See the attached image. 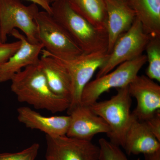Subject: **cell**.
<instances>
[{"label": "cell", "mask_w": 160, "mask_h": 160, "mask_svg": "<svg viewBox=\"0 0 160 160\" xmlns=\"http://www.w3.org/2000/svg\"><path fill=\"white\" fill-rule=\"evenodd\" d=\"M129 94L137 101L132 114L144 122L160 109V86L145 75H137L128 86Z\"/></svg>", "instance_id": "cell-10"}, {"label": "cell", "mask_w": 160, "mask_h": 160, "mask_svg": "<svg viewBox=\"0 0 160 160\" xmlns=\"http://www.w3.org/2000/svg\"><path fill=\"white\" fill-rule=\"evenodd\" d=\"M54 0H52V2H53V1H54Z\"/></svg>", "instance_id": "cell-26"}, {"label": "cell", "mask_w": 160, "mask_h": 160, "mask_svg": "<svg viewBox=\"0 0 160 160\" xmlns=\"http://www.w3.org/2000/svg\"><path fill=\"white\" fill-rule=\"evenodd\" d=\"M144 156L145 160H160V150Z\"/></svg>", "instance_id": "cell-25"}, {"label": "cell", "mask_w": 160, "mask_h": 160, "mask_svg": "<svg viewBox=\"0 0 160 160\" xmlns=\"http://www.w3.org/2000/svg\"><path fill=\"white\" fill-rule=\"evenodd\" d=\"M38 7L34 3L26 6L21 0H0V38L6 43L14 29H19L29 42L40 43L35 18Z\"/></svg>", "instance_id": "cell-4"}, {"label": "cell", "mask_w": 160, "mask_h": 160, "mask_svg": "<svg viewBox=\"0 0 160 160\" xmlns=\"http://www.w3.org/2000/svg\"><path fill=\"white\" fill-rule=\"evenodd\" d=\"M150 38L136 18L131 28L115 43L107 60L99 68L96 78L107 74L122 63L142 55Z\"/></svg>", "instance_id": "cell-8"}, {"label": "cell", "mask_w": 160, "mask_h": 160, "mask_svg": "<svg viewBox=\"0 0 160 160\" xmlns=\"http://www.w3.org/2000/svg\"><path fill=\"white\" fill-rule=\"evenodd\" d=\"M123 148L129 155L149 154L160 150V142L144 122L139 121L132 116L126 132Z\"/></svg>", "instance_id": "cell-16"}, {"label": "cell", "mask_w": 160, "mask_h": 160, "mask_svg": "<svg viewBox=\"0 0 160 160\" xmlns=\"http://www.w3.org/2000/svg\"><path fill=\"white\" fill-rule=\"evenodd\" d=\"M21 42H0V68L19 48Z\"/></svg>", "instance_id": "cell-22"}, {"label": "cell", "mask_w": 160, "mask_h": 160, "mask_svg": "<svg viewBox=\"0 0 160 160\" xmlns=\"http://www.w3.org/2000/svg\"><path fill=\"white\" fill-rule=\"evenodd\" d=\"M100 154L99 160H130L119 146L102 138L99 140ZM132 160H141L139 158Z\"/></svg>", "instance_id": "cell-20"}, {"label": "cell", "mask_w": 160, "mask_h": 160, "mask_svg": "<svg viewBox=\"0 0 160 160\" xmlns=\"http://www.w3.org/2000/svg\"><path fill=\"white\" fill-rule=\"evenodd\" d=\"M10 81L11 91L21 102L53 113L69 109L70 102L52 91L38 63L24 68Z\"/></svg>", "instance_id": "cell-1"}, {"label": "cell", "mask_w": 160, "mask_h": 160, "mask_svg": "<svg viewBox=\"0 0 160 160\" xmlns=\"http://www.w3.org/2000/svg\"><path fill=\"white\" fill-rule=\"evenodd\" d=\"M39 148V144L35 143L18 152L0 153V160H35Z\"/></svg>", "instance_id": "cell-21"}, {"label": "cell", "mask_w": 160, "mask_h": 160, "mask_svg": "<svg viewBox=\"0 0 160 160\" xmlns=\"http://www.w3.org/2000/svg\"><path fill=\"white\" fill-rule=\"evenodd\" d=\"M108 56L107 51L83 53L76 57L69 59L60 58L52 56L64 65L70 75L71 96L69 108L67 110L68 114L81 104V96L83 89L90 82L96 71L106 62Z\"/></svg>", "instance_id": "cell-7"}, {"label": "cell", "mask_w": 160, "mask_h": 160, "mask_svg": "<svg viewBox=\"0 0 160 160\" xmlns=\"http://www.w3.org/2000/svg\"><path fill=\"white\" fill-rule=\"evenodd\" d=\"M70 122L66 136L79 139L91 141L98 133L109 134L107 123L92 110L89 106L80 104L70 112Z\"/></svg>", "instance_id": "cell-12"}, {"label": "cell", "mask_w": 160, "mask_h": 160, "mask_svg": "<svg viewBox=\"0 0 160 160\" xmlns=\"http://www.w3.org/2000/svg\"><path fill=\"white\" fill-rule=\"evenodd\" d=\"M152 133L160 142V111L158 110L153 116L144 121Z\"/></svg>", "instance_id": "cell-23"}, {"label": "cell", "mask_w": 160, "mask_h": 160, "mask_svg": "<svg viewBox=\"0 0 160 160\" xmlns=\"http://www.w3.org/2000/svg\"><path fill=\"white\" fill-rule=\"evenodd\" d=\"M51 15L67 32L83 53L107 51V30L98 29L74 11L66 0L51 3Z\"/></svg>", "instance_id": "cell-2"}, {"label": "cell", "mask_w": 160, "mask_h": 160, "mask_svg": "<svg viewBox=\"0 0 160 160\" xmlns=\"http://www.w3.org/2000/svg\"><path fill=\"white\" fill-rule=\"evenodd\" d=\"M43 49L38 64L49 87L55 94L70 102L71 82L69 72L61 62Z\"/></svg>", "instance_id": "cell-15"}, {"label": "cell", "mask_w": 160, "mask_h": 160, "mask_svg": "<svg viewBox=\"0 0 160 160\" xmlns=\"http://www.w3.org/2000/svg\"><path fill=\"white\" fill-rule=\"evenodd\" d=\"M142 24L151 37L160 36V0H128Z\"/></svg>", "instance_id": "cell-17"}, {"label": "cell", "mask_w": 160, "mask_h": 160, "mask_svg": "<svg viewBox=\"0 0 160 160\" xmlns=\"http://www.w3.org/2000/svg\"><path fill=\"white\" fill-rule=\"evenodd\" d=\"M46 160H50L48 159H46Z\"/></svg>", "instance_id": "cell-28"}, {"label": "cell", "mask_w": 160, "mask_h": 160, "mask_svg": "<svg viewBox=\"0 0 160 160\" xmlns=\"http://www.w3.org/2000/svg\"><path fill=\"white\" fill-rule=\"evenodd\" d=\"M72 9L98 29L107 30L104 0H66Z\"/></svg>", "instance_id": "cell-18"}, {"label": "cell", "mask_w": 160, "mask_h": 160, "mask_svg": "<svg viewBox=\"0 0 160 160\" xmlns=\"http://www.w3.org/2000/svg\"><path fill=\"white\" fill-rule=\"evenodd\" d=\"M32 3L36 4L38 6H41L44 11H46L51 15L52 0H27Z\"/></svg>", "instance_id": "cell-24"}, {"label": "cell", "mask_w": 160, "mask_h": 160, "mask_svg": "<svg viewBox=\"0 0 160 160\" xmlns=\"http://www.w3.org/2000/svg\"><path fill=\"white\" fill-rule=\"evenodd\" d=\"M35 22L38 40L47 53L62 59L72 58L82 54L69 33L51 14L39 11Z\"/></svg>", "instance_id": "cell-5"}, {"label": "cell", "mask_w": 160, "mask_h": 160, "mask_svg": "<svg viewBox=\"0 0 160 160\" xmlns=\"http://www.w3.org/2000/svg\"><path fill=\"white\" fill-rule=\"evenodd\" d=\"M10 35L19 40L21 45L0 68V83L11 81L15 75L23 68L38 63L40 55L44 49L41 43L29 42L25 36L18 29H14Z\"/></svg>", "instance_id": "cell-11"}, {"label": "cell", "mask_w": 160, "mask_h": 160, "mask_svg": "<svg viewBox=\"0 0 160 160\" xmlns=\"http://www.w3.org/2000/svg\"><path fill=\"white\" fill-rule=\"evenodd\" d=\"M148 68L146 76L152 80L160 82V36L151 37L146 45Z\"/></svg>", "instance_id": "cell-19"}, {"label": "cell", "mask_w": 160, "mask_h": 160, "mask_svg": "<svg viewBox=\"0 0 160 160\" xmlns=\"http://www.w3.org/2000/svg\"><path fill=\"white\" fill-rule=\"evenodd\" d=\"M147 62L146 55L122 63L114 71H111L89 82L83 89L81 104L89 106L97 101L104 92L112 88H123L129 86L140 69Z\"/></svg>", "instance_id": "cell-6"}, {"label": "cell", "mask_w": 160, "mask_h": 160, "mask_svg": "<svg viewBox=\"0 0 160 160\" xmlns=\"http://www.w3.org/2000/svg\"><path fill=\"white\" fill-rule=\"evenodd\" d=\"M107 15L108 46L111 52L118 39L131 28L136 16L128 0H104Z\"/></svg>", "instance_id": "cell-13"}, {"label": "cell", "mask_w": 160, "mask_h": 160, "mask_svg": "<svg viewBox=\"0 0 160 160\" xmlns=\"http://www.w3.org/2000/svg\"><path fill=\"white\" fill-rule=\"evenodd\" d=\"M17 118L27 128L45 132L46 135H66L70 122V116L46 117L29 107L23 106L17 109Z\"/></svg>", "instance_id": "cell-14"}, {"label": "cell", "mask_w": 160, "mask_h": 160, "mask_svg": "<svg viewBox=\"0 0 160 160\" xmlns=\"http://www.w3.org/2000/svg\"><path fill=\"white\" fill-rule=\"evenodd\" d=\"M0 42H1V38H0Z\"/></svg>", "instance_id": "cell-27"}, {"label": "cell", "mask_w": 160, "mask_h": 160, "mask_svg": "<svg viewBox=\"0 0 160 160\" xmlns=\"http://www.w3.org/2000/svg\"><path fill=\"white\" fill-rule=\"evenodd\" d=\"M46 159L50 160H99V146L92 141L66 135H46Z\"/></svg>", "instance_id": "cell-9"}, {"label": "cell", "mask_w": 160, "mask_h": 160, "mask_svg": "<svg viewBox=\"0 0 160 160\" xmlns=\"http://www.w3.org/2000/svg\"><path fill=\"white\" fill-rule=\"evenodd\" d=\"M117 94L109 100L96 102L89 106L96 114L102 118L109 126L107 135L110 142L123 147L125 136L131 123L132 97L128 86L118 89Z\"/></svg>", "instance_id": "cell-3"}]
</instances>
